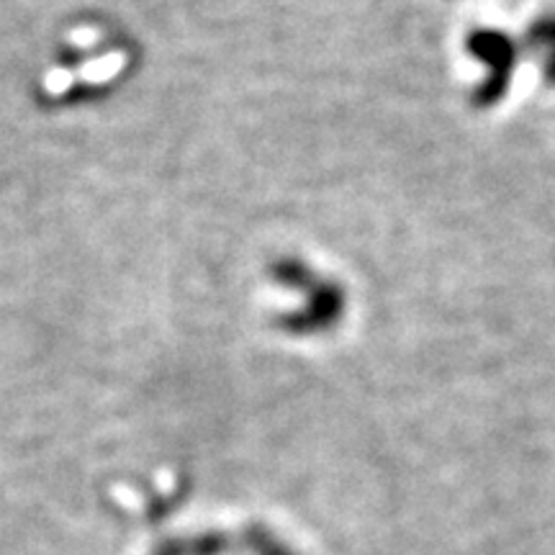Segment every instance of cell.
<instances>
[{
    "label": "cell",
    "mask_w": 555,
    "mask_h": 555,
    "mask_svg": "<svg viewBox=\"0 0 555 555\" xmlns=\"http://www.w3.org/2000/svg\"><path fill=\"white\" fill-rule=\"evenodd\" d=\"M255 553L258 555H296L294 551H288L286 545H281L278 540L268 538V535L255 538Z\"/></svg>",
    "instance_id": "6da1fadb"
}]
</instances>
